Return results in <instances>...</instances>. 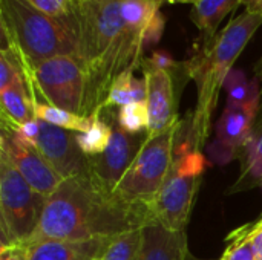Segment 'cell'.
Masks as SVG:
<instances>
[{"mask_svg":"<svg viewBox=\"0 0 262 260\" xmlns=\"http://www.w3.org/2000/svg\"><path fill=\"white\" fill-rule=\"evenodd\" d=\"M161 0H75L72 23L91 83L92 115L101 112L114 80L141 66L143 52L161 38Z\"/></svg>","mask_w":262,"mask_h":260,"instance_id":"cell-1","label":"cell"},{"mask_svg":"<svg viewBox=\"0 0 262 260\" xmlns=\"http://www.w3.org/2000/svg\"><path fill=\"white\" fill-rule=\"evenodd\" d=\"M150 219L154 218L149 210L130 205L115 193L103 190L91 175L74 176L63 179L46 198L38 227L29 244L112 239L141 228Z\"/></svg>","mask_w":262,"mask_h":260,"instance_id":"cell-2","label":"cell"},{"mask_svg":"<svg viewBox=\"0 0 262 260\" xmlns=\"http://www.w3.org/2000/svg\"><path fill=\"white\" fill-rule=\"evenodd\" d=\"M261 26L262 17L244 11L238 17H232L210 43L204 44L192 60L184 63V70L198 87V106L193 121L196 150L206 141L220 89L224 86L233 63Z\"/></svg>","mask_w":262,"mask_h":260,"instance_id":"cell-3","label":"cell"},{"mask_svg":"<svg viewBox=\"0 0 262 260\" xmlns=\"http://www.w3.org/2000/svg\"><path fill=\"white\" fill-rule=\"evenodd\" d=\"M2 44L12 46L28 67L55 58H80V43L72 17L57 18L25 0H0Z\"/></svg>","mask_w":262,"mask_h":260,"instance_id":"cell-4","label":"cell"},{"mask_svg":"<svg viewBox=\"0 0 262 260\" xmlns=\"http://www.w3.org/2000/svg\"><path fill=\"white\" fill-rule=\"evenodd\" d=\"M178 129L180 124L177 121L164 132L147 136V141L115 190L118 198L130 205L150 211L173 164L172 156Z\"/></svg>","mask_w":262,"mask_h":260,"instance_id":"cell-5","label":"cell"},{"mask_svg":"<svg viewBox=\"0 0 262 260\" xmlns=\"http://www.w3.org/2000/svg\"><path fill=\"white\" fill-rule=\"evenodd\" d=\"M46 198L38 195L0 155L2 247L28 245L38 227Z\"/></svg>","mask_w":262,"mask_h":260,"instance_id":"cell-6","label":"cell"},{"mask_svg":"<svg viewBox=\"0 0 262 260\" xmlns=\"http://www.w3.org/2000/svg\"><path fill=\"white\" fill-rule=\"evenodd\" d=\"M37 92L48 104L77 115L91 116V83L83 61L77 57H55L32 67Z\"/></svg>","mask_w":262,"mask_h":260,"instance_id":"cell-7","label":"cell"},{"mask_svg":"<svg viewBox=\"0 0 262 260\" xmlns=\"http://www.w3.org/2000/svg\"><path fill=\"white\" fill-rule=\"evenodd\" d=\"M206 159L196 149H186L172 164L170 172L155 198L150 213L155 221L173 231H184Z\"/></svg>","mask_w":262,"mask_h":260,"instance_id":"cell-8","label":"cell"},{"mask_svg":"<svg viewBox=\"0 0 262 260\" xmlns=\"http://www.w3.org/2000/svg\"><path fill=\"white\" fill-rule=\"evenodd\" d=\"M0 155H3L23 179L43 198H49L63 181L38 149L26 143L18 135L17 129L5 123H2Z\"/></svg>","mask_w":262,"mask_h":260,"instance_id":"cell-9","label":"cell"},{"mask_svg":"<svg viewBox=\"0 0 262 260\" xmlns=\"http://www.w3.org/2000/svg\"><path fill=\"white\" fill-rule=\"evenodd\" d=\"M147 141L146 133H129L123 130L118 123L112 124V138L107 149L89 158L91 178L106 192L115 193L123 176L138 156L144 143Z\"/></svg>","mask_w":262,"mask_h":260,"instance_id":"cell-10","label":"cell"},{"mask_svg":"<svg viewBox=\"0 0 262 260\" xmlns=\"http://www.w3.org/2000/svg\"><path fill=\"white\" fill-rule=\"evenodd\" d=\"M35 147L63 179L91 173L89 156L78 147L75 132L40 121V136Z\"/></svg>","mask_w":262,"mask_h":260,"instance_id":"cell-11","label":"cell"},{"mask_svg":"<svg viewBox=\"0 0 262 260\" xmlns=\"http://www.w3.org/2000/svg\"><path fill=\"white\" fill-rule=\"evenodd\" d=\"M146 81V106L149 110L147 136H155L177 123L175 86L170 70L154 66L149 60L141 61Z\"/></svg>","mask_w":262,"mask_h":260,"instance_id":"cell-12","label":"cell"},{"mask_svg":"<svg viewBox=\"0 0 262 260\" xmlns=\"http://www.w3.org/2000/svg\"><path fill=\"white\" fill-rule=\"evenodd\" d=\"M187 256L184 231L169 230L155 219L141 227V244L135 260H186Z\"/></svg>","mask_w":262,"mask_h":260,"instance_id":"cell-13","label":"cell"},{"mask_svg":"<svg viewBox=\"0 0 262 260\" xmlns=\"http://www.w3.org/2000/svg\"><path fill=\"white\" fill-rule=\"evenodd\" d=\"M112 239L34 242L26 245V260H100Z\"/></svg>","mask_w":262,"mask_h":260,"instance_id":"cell-14","label":"cell"},{"mask_svg":"<svg viewBox=\"0 0 262 260\" xmlns=\"http://www.w3.org/2000/svg\"><path fill=\"white\" fill-rule=\"evenodd\" d=\"M258 112L259 104H227L216 124V141L233 152L244 146L252 136V126Z\"/></svg>","mask_w":262,"mask_h":260,"instance_id":"cell-15","label":"cell"},{"mask_svg":"<svg viewBox=\"0 0 262 260\" xmlns=\"http://www.w3.org/2000/svg\"><path fill=\"white\" fill-rule=\"evenodd\" d=\"M241 6L239 0H200L190 9V20L201 32L204 44L216 35L223 20Z\"/></svg>","mask_w":262,"mask_h":260,"instance_id":"cell-16","label":"cell"},{"mask_svg":"<svg viewBox=\"0 0 262 260\" xmlns=\"http://www.w3.org/2000/svg\"><path fill=\"white\" fill-rule=\"evenodd\" d=\"M134 70L127 69L114 80L101 110L106 107H123L132 103H146V81L135 78Z\"/></svg>","mask_w":262,"mask_h":260,"instance_id":"cell-17","label":"cell"},{"mask_svg":"<svg viewBox=\"0 0 262 260\" xmlns=\"http://www.w3.org/2000/svg\"><path fill=\"white\" fill-rule=\"evenodd\" d=\"M35 118L43 121V123H48L51 126L66 129V130H71L75 133L86 132L92 123V115L91 116L77 115V113L55 107V106L48 104V103H37L35 104Z\"/></svg>","mask_w":262,"mask_h":260,"instance_id":"cell-18","label":"cell"},{"mask_svg":"<svg viewBox=\"0 0 262 260\" xmlns=\"http://www.w3.org/2000/svg\"><path fill=\"white\" fill-rule=\"evenodd\" d=\"M224 87L227 90V104H233V106L259 104L262 93L258 78L247 80V77L241 70L232 69L224 81Z\"/></svg>","mask_w":262,"mask_h":260,"instance_id":"cell-19","label":"cell"},{"mask_svg":"<svg viewBox=\"0 0 262 260\" xmlns=\"http://www.w3.org/2000/svg\"><path fill=\"white\" fill-rule=\"evenodd\" d=\"M112 138V124L109 126L106 120L101 118L100 112L92 115L91 127L86 132L77 133V143L81 152L92 158L103 153Z\"/></svg>","mask_w":262,"mask_h":260,"instance_id":"cell-20","label":"cell"},{"mask_svg":"<svg viewBox=\"0 0 262 260\" xmlns=\"http://www.w3.org/2000/svg\"><path fill=\"white\" fill-rule=\"evenodd\" d=\"M141 244V228L115 236L100 260H135Z\"/></svg>","mask_w":262,"mask_h":260,"instance_id":"cell-21","label":"cell"},{"mask_svg":"<svg viewBox=\"0 0 262 260\" xmlns=\"http://www.w3.org/2000/svg\"><path fill=\"white\" fill-rule=\"evenodd\" d=\"M118 126L129 133H141L149 129V110L146 103H132L120 107L117 115Z\"/></svg>","mask_w":262,"mask_h":260,"instance_id":"cell-22","label":"cell"},{"mask_svg":"<svg viewBox=\"0 0 262 260\" xmlns=\"http://www.w3.org/2000/svg\"><path fill=\"white\" fill-rule=\"evenodd\" d=\"M230 239H233V242L227 247L221 260H258L249 238V228H244L243 234L232 233Z\"/></svg>","mask_w":262,"mask_h":260,"instance_id":"cell-23","label":"cell"},{"mask_svg":"<svg viewBox=\"0 0 262 260\" xmlns=\"http://www.w3.org/2000/svg\"><path fill=\"white\" fill-rule=\"evenodd\" d=\"M25 2L48 15L57 18H68V20L72 17L74 5H75V0H25Z\"/></svg>","mask_w":262,"mask_h":260,"instance_id":"cell-24","label":"cell"},{"mask_svg":"<svg viewBox=\"0 0 262 260\" xmlns=\"http://www.w3.org/2000/svg\"><path fill=\"white\" fill-rule=\"evenodd\" d=\"M247 175L255 181H262V127L258 136L253 138L247 153Z\"/></svg>","mask_w":262,"mask_h":260,"instance_id":"cell-25","label":"cell"},{"mask_svg":"<svg viewBox=\"0 0 262 260\" xmlns=\"http://www.w3.org/2000/svg\"><path fill=\"white\" fill-rule=\"evenodd\" d=\"M18 135L29 144L32 146H37V139L40 136V120L34 118L28 123H25L23 126H20L17 129Z\"/></svg>","mask_w":262,"mask_h":260,"instance_id":"cell-26","label":"cell"},{"mask_svg":"<svg viewBox=\"0 0 262 260\" xmlns=\"http://www.w3.org/2000/svg\"><path fill=\"white\" fill-rule=\"evenodd\" d=\"M154 66H157V67H161V69H166V70H170L172 72V69H175V67H178L180 64L167 54V52H163V51H157V52H154L152 54V57L150 58H147Z\"/></svg>","mask_w":262,"mask_h":260,"instance_id":"cell-27","label":"cell"},{"mask_svg":"<svg viewBox=\"0 0 262 260\" xmlns=\"http://www.w3.org/2000/svg\"><path fill=\"white\" fill-rule=\"evenodd\" d=\"M0 260H26V245L0 247Z\"/></svg>","mask_w":262,"mask_h":260,"instance_id":"cell-28","label":"cell"},{"mask_svg":"<svg viewBox=\"0 0 262 260\" xmlns=\"http://www.w3.org/2000/svg\"><path fill=\"white\" fill-rule=\"evenodd\" d=\"M249 238L252 241L256 257L258 260H262V219L256 222L252 228H249Z\"/></svg>","mask_w":262,"mask_h":260,"instance_id":"cell-29","label":"cell"},{"mask_svg":"<svg viewBox=\"0 0 262 260\" xmlns=\"http://www.w3.org/2000/svg\"><path fill=\"white\" fill-rule=\"evenodd\" d=\"M239 2H241V6H244L247 12L262 17V0H239Z\"/></svg>","mask_w":262,"mask_h":260,"instance_id":"cell-30","label":"cell"},{"mask_svg":"<svg viewBox=\"0 0 262 260\" xmlns=\"http://www.w3.org/2000/svg\"><path fill=\"white\" fill-rule=\"evenodd\" d=\"M163 2V5H166V3H186V5H195V3H198L200 0H161Z\"/></svg>","mask_w":262,"mask_h":260,"instance_id":"cell-31","label":"cell"},{"mask_svg":"<svg viewBox=\"0 0 262 260\" xmlns=\"http://www.w3.org/2000/svg\"><path fill=\"white\" fill-rule=\"evenodd\" d=\"M256 78L259 80V83H261V93H262V55L261 58H259V61H258V64H256Z\"/></svg>","mask_w":262,"mask_h":260,"instance_id":"cell-32","label":"cell"}]
</instances>
